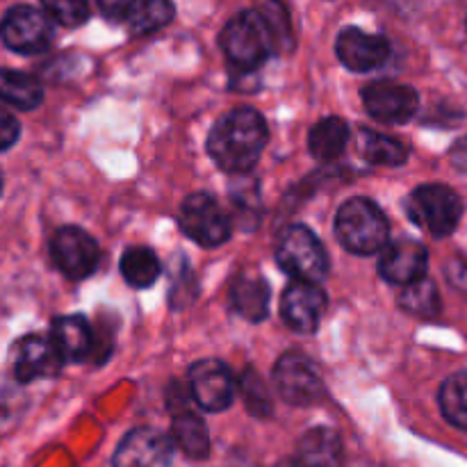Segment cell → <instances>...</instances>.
<instances>
[{"mask_svg": "<svg viewBox=\"0 0 467 467\" xmlns=\"http://www.w3.org/2000/svg\"><path fill=\"white\" fill-rule=\"evenodd\" d=\"M173 14L176 9L171 0H130L126 23L132 35H150L169 26L173 21Z\"/></svg>", "mask_w": 467, "mask_h": 467, "instance_id": "23", "label": "cell"}, {"mask_svg": "<svg viewBox=\"0 0 467 467\" xmlns=\"http://www.w3.org/2000/svg\"><path fill=\"white\" fill-rule=\"evenodd\" d=\"M267 140L269 130L263 114L254 108H237L214 123L208 137V153L223 171L246 173L260 160Z\"/></svg>", "mask_w": 467, "mask_h": 467, "instance_id": "1", "label": "cell"}, {"mask_svg": "<svg viewBox=\"0 0 467 467\" xmlns=\"http://www.w3.org/2000/svg\"><path fill=\"white\" fill-rule=\"evenodd\" d=\"M363 103L369 117L381 123H406L415 117L420 96L413 87L400 82H372L363 89Z\"/></svg>", "mask_w": 467, "mask_h": 467, "instance_id": "11", "label": "cell"}, {"mask_svg": "<svg viewBox=\"0 0 467 467\" xmlns=\"http://www.w3.org/2000/svg\"><path fill=\"white\" fill-rule=\"evenodd\" d=\"M3 187H5V178H3V171H0V194H3Z\"/></svg>", "mask_w": 467, "mask_h": 467, "instance_id": "35", "label": "cell"}, {"mask_svg": "<svg viewBox=\"0 0 467 467\" xmlns=\"http://www.w3.org/2000/svg\"><path fill=\"white\" fill-rule=\"evenodd\" d=\"M269 296L272 292L260 274H242L231 287L233 310L246 322H263L267 317Z\"/></svg>", "mask_w": 467, "mask_h": 467, "instance_id": "18", "label": "cell"}, {"mask_svg": "<svg viewBox=\"0 0 467 467\" xmlns=\"http://www.w3.org/2000/svg\"><path fill=\"white\" fill-rule=\"evenodd\" d=\"M237 383H240L242 400H244L249 413L258 420H267L274 413V406L267 386L260 379V374L254 372V369H244Z\"/></svg>", "mask_w": 467, "mask_h": 467, "instance_id": "28", "label": "cell"}, {"mask_svg": "<svg viewBox=\"0 0 467 467\" xmlns=\"http://www.w3.org/2000/svg\"><path fill=\"white\" fill-rule=\"evenodd\" d=\"M190 392L203 410L222 413L235 400V379L222 360H199L190 369Z\"/></svg>", "mask_w": 467, "mask_h": 467, "instance_id": "10", "label": "cell"}, {"mask_svg": "<svg viewBox=\"0 0 467 467\" xmlns=\"http://www.w3.org/2000/svg\"><path fill=\"white\" fill-rule=\"evenodd\" d=\"M62 365V356L57 354L50 337L26 336L16 342L14 377H16L18 383H32L36 379L55 377Z\"/></svg>", "mask_w": 467, "mask_h": 467, "instance_id": "16", "label": "cell"}, {"mask_svg": "<svg viewBox=\"0 0 467 467\" xmlns=\"http://www.w3.org/2000/svg\"><path fill=\"white\" fill-rule=\"evenodd\" d=\"M347 141H349V126H347V121L337 117H328L322 119L310 130L308 149L315 160L331 162V160L340 158L342 150L347 149Z\"/></svg>", "mask_w": 467, "mask_h": 467, "instance_id": "22", "label": "cell"}, {"mask_svg": "<svg viewBox=\"0 0 467 467\" xmlns=\"http://www.w3.org/2000/svg\"><path fill=\"white\" fill-rule=\"evenodd\" d=\"M53 21L48 14L30 5H16L0 21V39L14 53H44L53 44Z\"/></svg>", "mask_w": 467, "mask_h": 467, "instance_id": "6", "label": "cell"}, {"mask_svg": "<svg viewBox=\"0 0 467 467\" xmlns=\"http://www.w3.org/2000/svg\"><path fill=\"white\" fill-rule=\"evenodd\" d=\"M181 231L205 249L222 246L231 237V219L210 194H192L182 201L178 214Z\"/></svg>", "mask_w": 467, "mask_h": 467, "instance_id": "7", "label": "cell"}, {"mask_svg": "<svg viewBox=\"0 0 467 467\" xmlns=\"http://www.w3.org/2000/svg\"><path fill=\"white\" fill-rule=\"evenodd\" d=\"M278 467H306V465L301 463L299 459H292V461H283V463L278 465Z\"/></svg>", "mask_w": 467, "mask_h": 467, "instance_id": "34", "label": "cell"}, {"mask_svg": "<svg viewBox=\"0 0 467 467\" xmlns=\"http://www.w3.org/2000/svg\"><path fill=\"white\" fill-rule=\"evenodd\" d=\"M228 62L240 71H255L276 50L272 30L260 9H246L226 23L219 36Z\"/></svg>", "mask_w": 467, "mask_h": 467, "instance_id": "2", "label": "cell"}, {"mask_svg": "<svg viewBox=\"0 0 467 467\" xmlns=\"http://www.w3.org/2000/svg\"><path fill=\"white\" fill-rule=\"evenodd\" d=\"M441 410L450 424H454L461 431H467V369L456 372L442 383L441 395Z\"/></svg>", "mask_w": 467, "mask_h": 467, "instance_id": "26", "label": "cell"}, {"mask_svg": "<svg viewBox=\"0 0 467 467\" xmlns=\"http://www.w3.org/2000/svg\"><path fill=\"white\" fill-rule=\"evenodd\" d=\"M0 100L18 109H35L44 100V87L30 73L0 68Z\"/></svg>", "mask_w": 467, "mask_h": 467, "instance_id": "20", "label": "cell"}, {"mask_svg": "<svg viewBox=\"0 0 467 467\" xmlns=\"http://www.w3.org/2000/svg\"><path fill=\"white\" fill-rule=\"evenodd\" d=\"M160 272H162V265H160L158 255L146 246H130V249L123 251L121 276L126 278L130 287L146 290L158 281Z\"/></svg>", "mask_w": 467, "mask_h": 467, "instance_id": "25", "label": "cell"}, {"mask_svg": "<svg viewBox=\"0 0 467 467\" xmlns=\"http://www.w3.org/2000/svg\"><path fill=\"white\" fill-rule=\"evenodd\" d=\"M451 160H454L456 167L467 171V137L456 141V146L451 149Z\"/></svg>", "mask_w": 467, "mask_h": 467, "instance_id": "33", "label": "cell"}, {"mask_svg": "<svg viewBox=\"0 0 467 467\" xmlns=\"http://www.w3.org/2000/svg\"><path fill=\"white\" fill-rule=\"evenodd\" d=\"M336 235L349 254L374 255L388 246L390 223L374 201L356 196L337 210Z\"/></svg>", "mask_w": 467, "mask_h": 467, "instance_id": "3", "label": "cell"}, {"mask_svg": "<svg viewBox=\"0 0 467 467\" xmlns=\"http://www.w3.org/2000/svg\"><path fill=\"white\" fill-rule=\"evenodd\" d=\"M358 150L368 162L383 164V167H400L409 160V146L390 135H381L377 130L358 132Z\"/></svg>", "mask_w": 467, "mask_h": 467, "instance_id": "24", "label": "cell"}, {"mask_svg": "<svg viewBox=\"0 0 467 467\" xmlns=\"http://www.w3.org/2000/svg\"><path fill=\"white\" fill-rule=\"evenodd\" d=\"M263 16L267 21L269 30H272L274 41H276V50L285 48L292 39V27H290V14H287L285 5L281 0H267L263 9Z\"/></svg>", "mask_w": 467, "mask_h": 467, "instance_id": "30", "label": "cell"}, {"mask_svg": "<svg viewBox=\"0 0 467 467\" xmlns=\"http://www.w3.org/2000/svg\"><path fill=\"white\" fill-rule=\"evenodd\" d=\"M173 442L158 429L141 427L128 433L117 447L114 467H171Z\"/></svg>", "mask_w": 467, "mask_h": 467, "instance_id": "13", "label": "cell"}, {"mask_svg": "<svg viewBox=\"0 0 467 467\" xmlns=\"http://www.w3.org/2000/svg\"><path fill=\"white\" fill-rule=\"evenodd\" d=\"M103 12V16H108L109 21H126V12L130 0H96Z\"/></svg>", "mask_w": 467, "mask_h": 467, "instance_id": "32", "label": "cell"}, {"mask_svg": "<svg viewBox=\"0 0 467 467\" xmlns=\"http://www.w3.org/2000/svg\"><path fill=\"white\" fill-rule=\"evenodd\" d=\"M276 392L292 406H313L324 397V383L315 365L304 354H285L274 368Z\"/></svg>", "mask_w": 467, "mask_h": 467, "instance_id": "8", "label": "cell"}, {"mask_svg": "<svg viewBox=\"0 0 467 467\" xmlns=\"http://www.w3.org/2000/svg\"><path fill=\"white\" fill-rule=\"evenodd\" d=\"M50 340L64 363H80L94 349V333L82 315H62L50 324Z\"/></svg>", "mask_w": 467, "mask_h": 467, "instance_id": "17", "label": "cell"}, {"mask_svg": "<svg viewBox=\"0 0 467 467\" xmlns=\"http://www.w3.org/2000/svg\"><path fill=\"white\" fill-rule=\"evenodd\" d=\"M171 442L190 459H205L210 454V433L199 415L182 410L171 422Z\"/></svg>", "mask_w": 467, "mask_h": 467, "instance_id": "21", "label": "cell"}, {"mask_svg": "<svg viewBox=\"0 0 467 467\" xmlns=\"http://www.w3.org/2000/svg\"><path fill=\"white\" fill-rule=\"evenodd\" d=\"M18 135H21L18 121L7 112V109L0 108V150L12 149V146L16 144Z\"/></svg>", "mask_w": 467, "mask_h": 467, "instance_id": "31", "label": "cell"}, {"mask_svg": "<svg viewBox=\"0 0 467 467\" xmlns=\"http://www.w3.org/2000/svg\"><path fill=\"white\" fill-rule=\"evenodd\" d=\"M327 310V295L317 283H290L281 299V315L290 328L299 333H313Z\"/></svg>", "mask_w": 467, "mask_h": 467, "instance_id": "15", "label": "cell"}, {"mask_svg": "<svg viewBox=\"0 0 467 467\" xmlns=\"http://www.w3.org/2000/svg\"><path fill=\"white\" fill-rule=\"evenodd\" d=\"M276 263L287 276L304 283L324 281L328 272L327 251L319 237L306 226H290L283 231L276 246Z\"/></svg>", "mask_w": 467, "mask_h": 467, "instance_id": "4", "label": "cell"}, {"mask_svg": "<svg viewBox=\"0 0 467 467\" xmlns=\"http://www.w3.org/2000/svg\"><path fill=\"white\" fill-rule=\"evenodd\" d=\"M342 441L333 429H310L299 445V456L306 467H342Z\"/></svg>", "mask_w": 467, "mask_h": 467, "instance_id": "19", "label": "cell"}, {"mask_svg": "<svg viewBox=\"0 0 467 467\" xmlns=\"http://www.w3.org/2000/svg\"><path fill=\"white\" fill-rule=\"evenodd\" d=\"M427 267L429 254L424 244L409 240V237L390 242L379 258V274L383 281L401 287H409L427 278Z\"/></svg>", "mask_w": 467, "mask_h": 467, "instance_id": "12", "label": "cell"}, {"mask_svg": "<svg viewBox=\"0 0 467 467\" xmlns=\"http://www.w3.org/2000/svg\"><path fill=\"white\" fill-rule=\"evenodd\" d=\"M336 53L349 71L368 73L388 62L390 44L381 35H369L360 27H347L337 35Z\"/></svg>", "mask_w": 467, "mask_h": 467, "instance_id": "14", "label": "cell"}, {"mask_svg": "<svg viewBox=\"0 0 467 467\" xmlns=\"http://www.w3.org/2000/svg\"><path fill=\"white\" fill-rule=\"evenodd\" d=\"M400 306L410 315L418 317H433L441 308V299H438V290L431 281L422 278V281L413 283V285L404 287L400 296Z\"/></svg>", "mask_w": 467, "mask_h": 467, "instance_id": "27", "label": "cell"}, {"mask_svg": "<svg viewBox=\"0 0 467 467\" xmlns=\"http://www.w3.org/2000/svg\"><path fill=\"white\" fill-rule=\"evenodd\" d=\"M44 12L57 26L78 27L89 18V0H41Z\"/></svg>", "mask_w": 467, "mask_h": 467, "instance_id": "29", "label": "cell"}, {"mask_svg": "<svg viewBox=\"0 0 467 467\" xmlns=\"http://www.w3.org/2000/svg\"><path fill=\"white\" fill-rule=\"evenodd\" d=\"M50 255L59 272L71 281L91 276L99 267L100 251L94 237L78 226H64L50 240Z\"/></svg>", "mask_w": 467, "mask_h": 467, "instance_id": "9", "label": "cell"}, {"mask_svg": "<svg viewBox=\"0 0 467 467\" xmlns=\"http://www.w3.org/2000/svg\"><path fill=\"white\" fill-rule=\"evenodd\" d=\"M406 213L431 235L447 237L463 217V201L447 185H422L409 196Z\"/></svg>", "mask_w": 467, "mask_h": 467, "instance_id": "5", "label": "cell"}]
</instances>
